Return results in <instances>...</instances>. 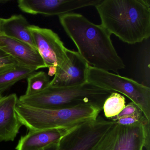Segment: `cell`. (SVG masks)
Instances as JSON below:
<instances>
[{"instance_id":"cell-2","label":"cell","mask_w":150,"mask_h":150,"mask_svg":"<svg viewBox=\"0 0 150 150\" xmlns=\"http://www.w3.org/2000/svg\"><path fill=\"white\" fill-rule=\"evenodd\" d=\"M95 7L101 25L124 42L135 44L150 37V1L101 0Z\"/></svg>"},{"instance_id":"cell-15","label":"cell","mask_w":150,"mask_h":150,"mask_svg":"<svg viewBox=\"0 0 150 150\" xmlns=\"http://www.w3.org/2000/svg\"><path fill=\"white\" fill-rule=\"evenodd\" d=\"M35 72L20 64L0 69V93L6 91L18 81L27 79Z\"/></svg>"},{"instance_id":"cell-10","label":"cell","mask_w":150,"mask_h":150,"mask_svg":"<svg viewBox=\"0 0 150 150\" xmlns=\"http://www.w3.org/2000/svg\"><path fill=\"white\" fill-rule=\"evenodd\" d=\"M69 60L63 67L57 68L50 86L56 87H69L83 85L87 82L89 65L78 52L67 49Z\"/></svg>"},{"instance_id":"cell-24","label":"cell","mask_w":150,"mask_h":150,"mask_svg":"<svg viewBox=\"0 0 150 150\" xmlns=\"http://www.w3.org/2000/svg\"><path fill=\"white\" fill-rule=\"evenodd\" d=\"M3 96H2V95H1V93H0V101L1 100V99L3 98Z\"/></svg>"},{"instance_id":"cell-3","label":"cell","mask_w":150,"mask_h":150,"mask_svg":"<svg viewBox=\"0 0 150 150\" xmlns=\"http://www.w3.org/2000/svg\"><path fill=\"white\" fill-rule=\"evenodd\" d=\"M18 119L29 131L62 129L96 119L102 109L91 105L66 108H40L17 102L15 108Z\"/></svg>"},{"instance_id":"cell-23","label":"cell","mask_w":150,"mask_h":150,"mask_svg":"<svg viewBox=\"0 0 150 150\" xmlns=\"http://www.w3.org/2000/svg\"><path fill=\"white\" fill-rule=\"evenodd\" d=\"M8 66H7L6 65L2 64H0V69H2V68H4V67H6Z\"/></svg>"},{"instance_id":"cell-11","label":"cell","mask_w":150,"mask_h":150,"mask_svg":"<svg viewBox=\"0 0 150 150\" xmlns=\"http://www.w3.org/2000/svg\"><path fill=\"white\" fill-rule=\"evenodd\" d=\"M0 50L14 59L19 64L37 71L46 68L35 49L27 44L0 34Z\"/></svg>"},{"instance_id":"cell-16","label":"cell","mask_w":150,"mask_h":150,"mask_svg":"<svg viewBox=\"0 0 150 150\" xmlns=\"http://www.w3.org/2000/svg\"><path fill=\"white\" fill-rule=\"evenodd\" d=\"M126 106L124 96L117 92H113L106 99L103 106L104 115L111 120L119 115Z\"/></svg>"},{"instance_id":"cell-14","label":"cell","mask_w":150,"mask_h":150,"mask_svg":"<svg viewBox=\"0 0 150 150\" xmlns=\"http://www.w3.org/2000/svg\"><path fill=\"white\" fill-rule=\"evenodd\" d=\"M30 24L21 15H15L7 19L1 18L0 34L23 42L36 49L30 31Z\"/></svg>"},{"instance_id":"cell-22","label":"cell","mask_w":150,"mask_h":150,"mask_svg":"<svg viewBox=\"0 0 150 150\" xmlns=\"http://www.w3.org/2000/svg\"><path fill=\"white\" fill-rule=\"evenodd\" d=\"M57 144H56L52 145L50 146H49L48 147L45 148V150H56V147H57Z\"/></svg>"},{"instance_id":"cell-25","label":"cell","mask_w":150,"mask_h":150,"mask_svg":"<svg viewBox=\"0 0 150 150\" xmlns=\"http://www.w3.org/2000/svg\"><path fill=\"white\" fill-rule=\"evenodd\" d=\"M45 150V149H44V150Z\"/></svg>"},{"instance_id":"cell-4","label":"cell","mask_w":150,"mask_h":150,"mask_svg":"<svg viewBox=\"0 0 150 150\" xmlns=\"http://www.w3.org/2000/svg\"><path fill=\"white\" fill-rule=\"evenodd\" d=\"M113 92H115L88 82L81 86L69 87L49 86L38 93L21 96L18 98V102L40 108L56 109L91 105L103 109L105 100Z\"/></svg>"},{"instance_id":"cell-17","label":"cell","mask_w":150,"mask_h":150,"mask_svg":"<svg viewBox=\"0 0 150 150\" xmlns=\"http://www.w3.org/2000/svg\"><path fill=\"white\" fill-rule=\"evenodd\" d=\"M50 81L44 72H35L27 78L28 86L24 95L30 96L40 93L50 86Z\"/></svg>"},{"instance_id":"cell-9","label":"cell","mask_w":150,"mask_h":150,"mask_svg":"<svg viewBox=\"0 0 150 150\" xmlns=\"http://www.w3.org/2000/svg\"><path fill=\"white\" fill-rule=\"evenodd\" d=\"M101 0H19L20 9L32 15L59 16L89 6L95 7Z\"/></svg>"},{"instance_id":"cell-13","label":"cell","mask_w":150,"mask_h":150,"mask_svg":"<svg viewBox=\"0 0 150 150\" xmlns=\"http://www.w3.org/2000/svg\"><path fill=\"white\" fill-rule=\"evenodd\" d=\"M66 131L62 129L29 131L27 134L21 137L16 150H44L57 144Z\"/></svg>"},{"instance_id":"cell-7","label":"cell","mask_w":150,"mask_h":150,"mask_svg":"<svg viewBox=\"0 0 150 150\" xmlns=\"http://www.w3.org/2000/svg\"><path fill=\"white\" fill-rule=\"evenodd\" d=\"M115 121L99 115L67 130L57 144L56 150H92Z\"/></svg>"},{"instance_id":"cell-21","label":"cell","mask_w":150,"mask_h":150,"mask_svg":"<svg viewBox=\"0 0 150 150\" xmlns=\"http://www.w3.org/2000/svg\"><path fill=\"white\" fill-rule=\"evenodd\" d=\"M48 75L50 76H53L55 75L57 71V67L55 66H50L48 67Z\"/></svg>"},{"instance_id":"cell-6","label":"cell","mask_w":150,"mask_h":150,"mask_svg":"<svg viewBox=\"0 0 150 150\" xmlns=\"http://www.w3.org/2000/svg\"><path fill=\"white\" fill-rule=\"evenodd\" d=\"M150 122L146 118L130 125L115 124L92 150H150Z\"/></svg>"},{"instance_id":"cell-1","label":"cell","mask_w":150,"mask_h":150,"mask_svg":"<svg viewBox=\"0 0 150 150\" xmlns=\"http://www.w3.org/2000/svg\"><path fill=\"white\" fill-rule=\"evenodd\" d=\"M59 17L61 26L76 45L78 52L89 66L115 73L125 68L112 43L111 34L101 24H94L76 13Z\"/></svg>"},{"instance_id":"cell-8","label":"cell","mask_w":150,"mask_h":150,"mask_svg":"<svg viewBox=\"0 0 150 150\" xmlns=\"http://www.w3.org/2000/svg\"><path fill=\"white\" fill-rule=\"evenodd\" d=\"M36 49L46 68H60L68 60L67 49L57 33L50 29L30 25L29 28Z\"/></svg>"},{"instance_id":"cell-20","label":"cell","mask_w":150,"mask_h":150,"mask_svg":"<svg viewBox=\"0 0 150 150\" xmlns=\"http://www.w3.org/2000/svg\"><path fill=\"white\" fill-rule=\"evenodd\" d=\"M19 64L14 59L0 50V64L12 66Z\"/></svg>"},{"instance_id":"cell-12","label":"cell","mask_w":150,"mask_h":150,"mask_svg":"<svg viewBox=\"0 0 150 150\" xmlns=\"http://www.w3.org/2000/svg\"><path fill=\"white\" fill-rule=\"evenodd\" d=\"M18 101L15 93L3 96L0 101V142L14 141L23 126L16 112Z\"/></svg>"},{"instance_id":"cell-5","label":"cell","mask_w":150,"mask_h":150,"mask_svg":"<svg viewBox=\"0 0 150 150\" xmlns=\"http://www.w3.org/2000/svg\"><path fill=\"white\" fill-rule=\"evenodd\" d=\"M87 82L103 88L121 93L141 110L150 122V88L132 79L89 66Z\"/></svg>"},{"instance_id":"cell-19","label":"cell","mask_w":150,"mask_h":150,"mask_svg":"<svg viewBox=\"0 0 150 150\" xmlns=\"http://www.w3.org/2000/svg\"><path fill=\"white\" fill-rule=\"evenodd\" d=\"M140 110L138 107L134 104L133 103L131 102L125 106L123 109L120 112L119 115L115 117L112 118L111 120H114L118 117H122L132 115L136 114L137 112ZM141 111V110H140Z\"/></svg>"},{"instance_id":"cell-26","label":"cell","mask_w":150,"mask_h":150,"mask_svg":"<svg viewBox=\"0 0 150 150\" xmlns=\"http://www.w3.org/2000/svg\"><path fill=\"white\" fill-rule=\"evenodd\" d=\"M0 20H1V18H0Z\"/></svg>"},{"instance_id":"cell-18","label":"cell","mask_w":150,"mask_h":150,"mask_svg":"<svg viewBox=\"0 0 150 150\" xmlns=\"http://www.w3.org/2000/svg\"><path fill=\"white\" fill-rule=\"evenodd\" d=\"M145 118L140 110L132 115L118 117L113 121L118 124L123 125H130L135 124Z\"/></svg>"}]
</instances>
